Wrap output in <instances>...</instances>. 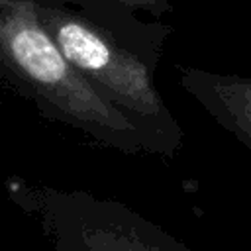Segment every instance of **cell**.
Masks as SVG:
<instances>
[{
  "mask_svg": "<svg viewBox=\"0 0 251 251\" xmlns=\"http://www.w3.org/2000/svg\"><path fill=\"white\" fill-rule=\"evenodd\" d=\"M69 63L110 102L163 137L178 153L180 122L161 96L155 75L171 25L147 20L120 0H33Z\"/></svg>",
  "mask_w": 251,
  "mask_h": 251,
  "instance_id": "obj_1",
  "label": "cell"
},
{
  "mask_svg": "<svg viewBox=\"0 0 251 251\" xmlns=\"http://www.w3.org/2000/svg\"><path fill=\"white\" fill-rule=\"evenodd\" d=\"M0 78L37 112L108 149L175 157L153 129L110 102L63 55L33 0H0Z\"/></svg>",
  "mask_w": 251,
  "mask_h": 251,
  "instance_id": "obj_2",
  "label": "cell"
},
{
  "mask_svg": "<svg viewBox=\"0 0 251 251\" xmlns=\"http://www.w3.org/2000/svg\"><path fill=\"white\" fill-rule=\"evenodd\" d=\"M6 192L37 224L51 251H192L116 198L18 176L6 178Z\"/></svg>",
  "mask_w": 251,
  "mask_h": 251,
  "instance_id": "obj_3",
  "label": "cell"
},
{
  "mask_svg": "<svg viewBox=\"0 0 251 251\" xmlns=\"http://www.w3.org/2000/svg\"><path fill=\"white\" fill-rule=\"evenodd\" d=\"M178 84L218 126L251 151V76L182 67Z\"/></svg>",
  "mask_w": 251,
  "mask_h": 251,
  "instance_id": "obj_4",
  "label": "cell"
},
{
  "mask_svg": "<svg viewBox=\"0 0 251 251\" xmlns=\"http://www.w3.org/2000/svg\"><path fill=\"white\" fill-rule=\"evenodd\" d=\"M120 2L151 16V18H159V20L173 12V4L169 0H120Z\"/></svg>",
  "mask_w": 251,
  "mask_h": 251,
  "instance_id": "obj_5",
  "label": "cell"
}]
</instances>
